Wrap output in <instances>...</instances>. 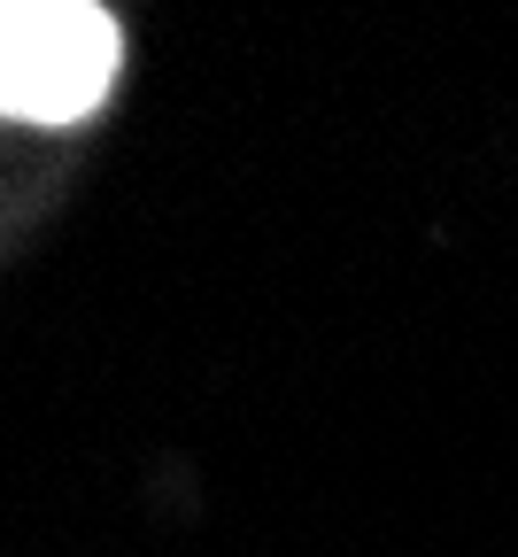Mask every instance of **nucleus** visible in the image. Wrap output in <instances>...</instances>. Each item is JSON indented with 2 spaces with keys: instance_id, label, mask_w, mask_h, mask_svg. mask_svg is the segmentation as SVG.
<instances>
[{
  "instance_id": "f257e3e1",
  "label": "nucleus",
  "mask_w": 518,
  "mask_h": 557,
  "mask_svg": "<svg viewBox=\"0 0 518 557\" xmlns=\"http://www.w3.org/2000/svg\"><path fill=\"white\" fill-rule=\"evenodd\" d=\"M124 32L94 0H9L0 9V116L78 124L109 101Z\"/></svg>"
}]
</instances>
